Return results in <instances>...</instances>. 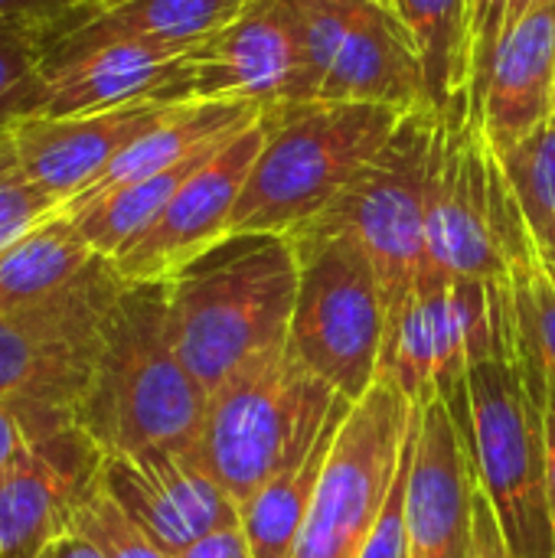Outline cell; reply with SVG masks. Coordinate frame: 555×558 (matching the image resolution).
Wrapping results in <instances>:
<instances>
[{
  "instance_id": "obj_1",
  "label": "cell",
  "mask_w": 555,
  "mask_h": 558,
  "mask_svg": "<svg viewBox=\"0 0 555 558\" xmlns=\"http://www.w3.org/2000/svg\"><path fill=\"white\" fill-rule=\"evenodd\" d=\"M543 399L546 360L507 278L497 284L494 350L468 369V451L514 558H555Z\"/></svg>"
},
{
  "instance_id": "obj_2",
  "label": "cell",
  "mask_w": 555,
  "mask_h": 558,
  "mask_svg": "<svg viewBox=\"0 0 555 558\" xmlns=\"http://www.w3.org/2000/svg\"><path fill=\"white\" fill-rule=\"evenodd\" d=\"M298 301L294 242L236 232L167 278V324L183 366L216 392L242 363L288 343Z\"/></svg>"
},
{
  "instance_id": "obj_3",
  "label": "cell",
  "mask_w": 555,
  "mask_h": 558,
  "mask_svg": "<svg viewBox=\"0 0 555 558\" xmlns=\"http://www.w3.org/2000/svg\"><path fill=\"white\" fill-rule=\"evenodd\" d=\"M206 402L170 340L167 281L124 284L79 425L105 454L193 448Z\"/></svg>"
},
{
  "instance_id": "obj_4",
  "label": "cell",
  "mask_w": 555,
  "mask_h": 558,
  "mask_svg": "<svg viewBox=\"0 0 555 558\" xmlns=\"http://www.w3.org/2000/svg\"><path fill=\"white\" fill-rule=\"evenodd\" d=\"M406 111L350 101L262 108L265 141L229 219L236 232L298 235L324 216L386 144Z\"/></svg>"
},
{
  "instance_id": "obj_5",
  "label": "cell",
  "mask_w": 555,
  "mask_h": 558,
  "mask_svg": "<svg viewBox=\"0 0 555 558\" xmlns=\"http://www.w3.org/2000/svg\"><path fill=\"white\" fill-rule=\"evenodd\" d=\"M337 399L285 343L242 363L209 392L193 454L242 510L317 441Z\"/></svg>"
},
{
  "instance_id": "obj_6",
  "label": "cell",
  "mask_w": 555,
  "mask_h": 558,
  "mask_svg": "<svg viewBox=\"0 0 555 558\" xmlns=\"http://www.w3.org/2000/svg\"><path fill=\"white\" fill-rule=\"evenodd\" d=\"M298 252V301L288 350L337 396L360 402L379 369L386 301L363 245L330 226L291 235Z\"/></svg>"
},
{
  "instance_id": "obj_7",
  "label": "cell",
  "mask_w": 555,
  "mask_h": 558,
  "mask_svg": "<svg viewBox=\"0 0 555 558\" xmlns=\"http://www.w3.org/2000/svg\"><path fill=\"white\" fill-rule=\"evenodd\" d=\"M497 284L451 278L425 265L386 317L376 379L399 389L412 405L442 399L464 445H471L468 369L494 350Z\"/></svg>"
},
{
  "instance_id": "obj_8",
  "label": "cell",
  "mask_w": 555,
  "mask_h": 558,
  "mask_svg": "<svg viewBox=\"0 0 555 558\" xmlns=\"http://www.w3.org/2000/svg\"><path fill=\"white\" fill-rule=\"evenodd\" d=\"M124 284L108 258H95L56 294L0 311V399L75 415L95 379Z\"/></svg>"
},
{
  "instance_id": "obj_9",
  "label": "cell",
  "mask_w": 555,
  "mask_h": 558,
  "mask_svg": "<svg viewBox=\"0 0 555 558\" xmlns=\"http://www.w3.org/2000/svg\"><path fill=\"white\" fill-rule=\"evenodd\" d=\"M500 163L481 124L471 85L435 108L429 157L425 255L429 268L464 281H507V258L497 232Z\"/></svg>"
},
{
  "instance_id": "obj_10",
  "label": "cell",
  "mask_w": 555,
  "mask_h": 558,
  "mask_svg": "<svg viewBox=\"0 0 555 558\" xmlns=\"http://www.w3.org/2000/svg\"><path fill=\"white\" fill-rule=\"evenodd\" d=\"M435 134V108L422 105L399 118L386 144L337 196V203L317 216V226L350 232L370 255L386 317L409 294L425 255V213H429V157ZM311 222V226H314Z\"/></svg>"
},
{
  "instance_id": "obj_11",
  "label": "cell",
  "mask_w": 555,
  "mask_h": 558,
  "mask_svg": "<svg viewBox=\"0 0 555 558\" xmlns=\"http://www.w3.org/2000/svg\"><path fill=\"white\" fill-rule=\"evenodd\" d=\"M419 409L379 379L353 402L291 558H360L399 477Z\"/></svg>"
},
{
  "instance_id": "obj_12",
  "label": "cell",
  "mask_w": 555,
  "mask_h": 558,
  "mask_svg": "<svg viewBox=\"0 0 555 558\" xmlns=\"http://www.w3.org/2000/svg\"><path fill=\"white\" fill-rule=\"evenodd\" d=\"M164 101H232L255 108L311 101L285 3L249 0L222 29L186 49Z\"/></svg>"
},
{
  "instance_id": "obj_13",
  "label": "cell",
  "mask_w": 555,
  "mask_h": 558,
  "mask_svg": "<svg viewBox=\"0 0 555 558\" xmlns=\"http://www.w3.org/2000/svg\"><path fill=\"white\" fill-rule=\"evenodd\" d=\"M101 490L167 556L239 526V507L196 461L193 448H147L105 454Z\"/></svg>"
},
{
  "instance_id": "obj_14",
  "label": "cell",
  "mask_w": 555,
  "mask_h": 558,
  "mask_svg": "<svg viewBox=\"0 0 555 558\" xmlns=\"http://www.w3.org/2000/svg\"><path fill=\"white\" fill-rule=\"evenodd\" d=\"M265 128L258 118L219 147L167 203V209L114 258V271L128 284L167 281L209 245L229 235V219L239 203V193L249 180V170L262 150Z\"/></svg>"
},
{
  "instance_id": "obj_15",
  "label": "cell",
  "mask_w": 555,
  "mask_h": 558,
  "mask_svg": "<svg viewBox=\"0 0 555 558\" xmlns=\"http://www.w3.org/2000/svg\"><path fill=\"white\" fill-rule=\"evenodd\" d=\"M101 464L105 451L79 422L39 438L0 481V558H39L69 536Z\"/></svg>"
},
{
  "instance_id": "obj_16",
  "label": "cell",
  "mask_w": 555,
  "mask_h": 558,
  "mask_svg": "<svg viewBox=\"0 0 555 558\" xmlns=\"http://www.w3.org/2000/svg\"><path fill=\"white\" fill-rule=\"evenodd\" d=\"M170 108V101H134L82 118L26 114L7 128V141L20 170L65 206L85 193L101 170Z\"/></svg>"
},
{
  "instance_id": "obj_17",
  "label": "cell",
  "mask_w": 555,
  "mask_h": 558,
  "mask_svg": "<svg viewBox=\"0 0 555 558\" xmlns=\"http://www.w3.org/2000/svg\"><path fill=\"white\" fill-rule=\"evenodd\" d=\"M478 477L471 451L442 399L422 405L406 481L409 558H468Z\"/></svg>"
},
{
  "instance_id": "obj_18",
  "label": "cell",
  "mask_w": 555,
  "mask_h": 558,
  "mask_svg": "<svg viewBox=\"0 0 555 558\" xmlns=\"http://www.w3.org/2000/svg\"><path fill=\"white\" fill-rule=\"evenodd\" d=\"M478 105L497 154L555 118V0H540L500 36Z\"/></svg>"
},
{
  "instance_id": "obj_19",
  "label": "cell",
  "mask_w": 555,
  "mask_h": 558,
  "mask_svg": "<svg viewBox=\"0 0 555 558\" xmlns=\"http://www.w3.org/2000/svg\"><path fill=\"white\" fill-rule=\"evenodd\" d=\"M314 101L389 105L399 111L429 105L419 52L393 10L373 0L357 3Z\"/></svg>"
},
{
  "instance_id": "obj_20",
  "label": "cell",
  "mask_w": 555,
  "mask_h": 558,
  "mask_svg": "<svg viewBox=\"0 0 555 558\" xmlns=\"http://www.w3.org/2000/svg\"><path fill=\"white\" fill-rule=\"evenodd\" d=\"M193 49V46H190ZM186 49L150 43H111L46 72V92L36 114L82 118L134 101H164L180 75Z\"/></svg>"
},
{
  "instance_id": "obj_21",
  "label": "cell",
  "mask_w": 555,
  "mask_h": 558,
  "mask_svg": "<svg viewBox=\"0 0 555 558\" xmlns=\"http://www.w3.org/2000/svg\"><path fill=\"white\" fill-rule=\"evenodd\" d=\"M249 0H128L95 13L75 33H69L43 65L59 69L85 52H95L111 43H150L167 49H190L222 29L232 16L242 13Z\"/></svg>"
},
{
  "instance_id": "obj_22",
  "label": "cell",
  "mask_w": 555,
  "mask_h": 558,
  "mask_svg": "<svg viewBox=\"0 0 555 558\" xmlns=\"http://www.w3.org/2000/svg\"><path fill=\"white\" fill-rule=\"evenodd\" d=\"M258 111L262 108H255V105H232V101H177L150 131H144L137 141H131L85 193H79L72 203H65L62 213H72L118 186L154 177V173L200 154L203 147H209L222 137H232L236 131L249 128L258 118Z\"/></svg>"
},
{
  "instance_id": "obj_23",
  "label": "cell",
  "mask_w": 555,
  "mask_h": 558,
  "mask_svg": "<svg viewBox=\"0 0 555 558\" xmlns=\"http://www.w3.org/2000/svg\"><path fill=\"white\" fill-rule=\"evenodd\" d=\"M353 402L350 399H337L334 412L327 415L317 441L298 458L291 461L281 474H275L242 510H239V526L242 536L252 549V558H291L298 536L304 530V520L311 513L314 494L321 487L330 448L350 415Z\"/></svg>"
},
{
  "instance_id": "obj_24",
  "label": "cell",
  "mask_w": 555,
  "mask_h": 558,
  "mask_svg": "<svg viewBox=\"0 0 555 558\" xmlns=\"http://www.w3.org/2000/svg\"><path fill=\"white\" fill-rule=\"evenodd\" d=\"M242 131H245V128H242ZM236 134H239V131H236ZM236 134H232V137H236ZM232 137H222V141L203 147L200 154H193V157H186V160H180V163H173V167H167V170H160V173H154V177H144V180H137V183L118 186V190H111V193H105V196H98V199H92V203L72 209V213H65V216L75 222V229H79L82 239L92 245V252L111 262L128 242H134V239H137L164 209H167V203L177 196V190H180V186L209 160V157H216L219 147H222L226 141H232Z\"/></svg>"
},
{
  "instance_id": "obj_25",
  "label": "cell",
  "mask_w": 555,
  "mask_h": 558,
  "mask_svg": "<svg viewBox=\"0 0 555 558\" xmlns=\"http://www.w3.org/2000/svg\"><path fill=\"white\" fill-rule=\"evenodd\" d=\"M92 245L65 213L49 216L0 252V311L23 307L72 284L95 265Z\"/></svg>"
},
{
  "instance_id": "obj_26",
  "label": "cell",
  "mask_w": 555,
  "mask_h": 558,
  "mask_svg": "<svg viewBox=\"0 0 555 558\" xmlns=\"http://www.w3.org/2000/svg\"><path fill=\"white\" fill-rule=\"evenodd\" d=\"M396 16L402 20L419 52L432 108L445 105L448 95L471 85L468 0H396Z\"/></svg>"
},
{
  "instance_id": "obj_27",
  "label": "cell",
  "mask_w": 555,
  "mask_h": 558,
  "mask_svg": "<svg viewBox=\"0 0 555 558\" xmlns=\"http://www.w3.org/2000/svg\"><path fill=\"white\" fill-rule=\"evenodd\" d=\"M497 154V150H494ZM540 265L555 278V118L497 154Z\"/></svg>"
},
{
  "instance_id": "obj_28",
  "label": "cell",
  "mask_w": 555,
  "mask_h": 558,
  "mask_svg": "<svg viewBox=\"0 0 555 558\" xmlns=\"http://www.w3.org/2000/svg\"><path fill=\"white\" fill-rule=\"evenodd\" d=\"M56 26H0V131L36 114L46 92V56L65 39Z\"/></svg>"
},
{
  "instance_id": "obj_29",
  "label": "cell",
  "mask_w": 555,
  "mask_h": 558,
  "mask_svg": "<svg viewBox=\"0 0 555 558\" xmlns=\"http://www.w3.org/2000/svg\"><path fill=\"white\" fill-rule=\"evenodd\" d=\"M56 213H62V203L20 170L3 128L0 131V252Z\"/></svg>"
},
{
  "instance_id": "obj_30",
  "label": "cell",
  "mask_w": 555,
  "mask_h": 558,
  "mask_svg": "<svg viewBox=\"0 0 555 558\" xmlns=\"http://www.w3.org/2000/svg\"><path fill=\"white\" fill-rule=\"evenodd\" d=\"M507 271L517 304L540 340L543 360L555 373V278L540 265L530 239L507 255Z\"/></svg>"
},
{
  "instance_id": "obj_31",
  "label": "cell",
  "mask_w": 555,
  "mask_h": 558,
  "mask_svg": "<svg viewBox=\"0 0 555 558\" xmlns=\"http://www.w3.org/2000/svg\"><path fill=\"white\" fill-rule=\"evenodd\" d=\"M72 533L85 536L88 543L98 546V553L105 558H173L167 556L157 543H150L124 513L121 507L98 487L88 494V500L82 504Z\"/></svg>"
},
{
  "instance_id": "obj_32",
  "label": "cell",
  "mask_w": 555,
  "mask_h": 558,
  "mask_svg": "<svg viewBox=\"0 0 555 558\" xmlns=\"http://www.w3.org/2000/svg\"><path fill=\"white\" fill-rule=\"evenodd\" d=\"M75 422L72 412L43 409L33 402L0 399V481L23 461V454L49 432Z\"/></svg>"
},
{
  "instance_id": "obj_33",
  "label": "cell",
  "mask_w": 555,
  "mask_h": 558,
  "mask_svg": "<svg viewBox=\"0 0 555 558\" xmlns=\"http://www.w3.org/2000/svg\"><path fill=\"white\" fill-rule=\"evenodd\" d=\"M419 422H422V409H419V418L412 425V435H409V445H406V454H402V468H399V477L393 484V494L363 546L360 558H409V530H406V481H409V464H412V451H415V435H419Z\"/></svg>"
},
{
  "instance_id": "obj_34",
  "label": "cell",
  "mask_w": 555,
  "mask_h": 558,
  "mask_svg": "<svg viewBox=\"0 0 555 558\" xmlns=\"http://www.w3.org/2000/svg\"><path fill=\"white\" fill-rule=\"evenodd\" d=\"M101 13L98 0H0V26H56L75 33Z\"/></svg>"
},
{
  "instance_id": "obj_35",
  "label": "cell",
  "mask_w": 555,
  "mask_h": 558,
  "mask_svg": "<svg viewBox=\"0 0 555 558\" xmlns=\"http://www.w3.org/2000/svg\"><path fill=\"white\" fill-rule=\"evenodd\" d=\"M504 16L507 0H468V20H471V85L474 95L484 85V75L491 69V59L497 52V43L504 36Z\"/></svg>"
},
{
  "instance_id": "obj_36",
  "label": "cell",
  "mask_w": 555,
  "mask_h": 558,
  "mask_svg": "<svg viewBox=\"0 0 555 558\" xmlns=\"http://www.w3.org/2000/svg\"><path fill=\"white\" fill-rule=\"evenodd\" d=\"M468 558H514L504 533H500L497 513H494V507H491V500L484 497L481 487L474 494V523H471Z\"/></svg>"
},
{
  "instance_id": "obj_37",
  "label": "cell",
  "mask_w": 555,
  "mask_h": 558,
  "mask_svg": "<svg viewBox=\"0 0 555 558\" xmlns=\"http://www.w3.org/2000/svg\"><path fill=\"white\" fill-rule=\"evenodd\" d=\"M177 558H252V549L242 536V526H229V530H219V533L200 539L196 546H190Z\"/></svg>"
},
{
  "instance_id": "obj_38",
  "label": "cell",
  "mask_w": 555,
  "mask_h": 558,
  "mask_svg": "<svg viewBox=\"0 0 555 558\" xmlns=\"http://www.w3.org/2000/svg\"><path fill=\"white\" fill-rule=\"evenodd\" d=\"M543 438H546V494L555 526V373L546 366V399H543Z\"/></svg>"
},
{
  "instance_id": "obj_39",
  "label": "cell",
  "mask_w": 555,
  "mask_h": 558,
  "mask_svg": "<svg viewBox=\"0 0 555 558\" xmlns=\"http://www.w3.org/2000/svg\"><path fill=\"white\" fill-rule=\"evenodd\" d=\"M39 558H105L98 553V546L95 543H88L85 536H79V533H69V536H62V539H56L46 553Z\"/></svg>"
},
{
  "instance_id": "obj_40",
  "label": "cell",
  "mask_w": 555,
  "mask_h": 558,
  "mask_svg": "<svg viewBox=\"0 0 555 558\" xmlns=\"http://www.w3.org/2000/svg\"><path fill=\"white\" fill-rule=\"evenodd\" d=\"M540 0H507V16H504V33L530 10V7H536Z\"/></svg>"
},
{
  "instance_id": "obj_41",
  "label": "cell",
  "mask_w": 555,
  "mask_h": 558,
  "mask_svg": "<svg viewBox=\"0 0 555 558\" xmlns=\"http://www.w3.org/2000/svg\"><path fill=\"white\" fill-rule=\"evenodd\" d=\"M373 3H379V7H386V10H393V13H396V0H373Z\"/></svg>"
},
{
  "instance_id": "obj_42",
  "label": "cell",
  "mask_w": 555,
  "mask_h": 558,
  "mask_svg": "<svg viewBox=\"0 0 555 558\" xmlns=\"http://www.w3.org/2000/svg\"><path fill=\"white\" fill-rule=\"evenodd\" d=\"M101 3V10H108V7H118V3H128V0H98Z\"/></svg>"
}]
</instances>
